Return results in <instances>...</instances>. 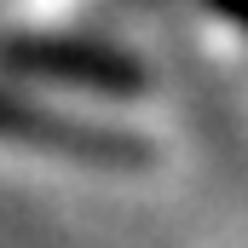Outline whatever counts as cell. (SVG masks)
<instances>
[{"instance_id": "1", "label": "cell", "mask_w": 248, "mask_h": 248, "mask_svg": "<svg viewBox=\"0 0 248 248\" xmlns=\"http://www.w3.org/2000/svg\"><path fill=\"white\" fill-rule=\"evenodd\" d=\"M0 144H17V150H46V156H69V162H93V168H150L156 150L127 133V127H104L87 122V116H69L52 104H35V98H17L0 87Z\"/></svg>"}, {"instance_id": "2", "label": "cell", "mask_w": 248, "mask_h": 248, "mask_svg": "<svg viewBox=\"0 0 248 248\" xmlns=\"http://www.w3.org/2000/svg\"><path fill=\"white\" fill-rule=\"evenodd\" d=\"M0 69L29 75V81L87 87V93H116V98L150 87L139 58L98 41H69V35H0Z\"/></svg>"}]
</instances>
